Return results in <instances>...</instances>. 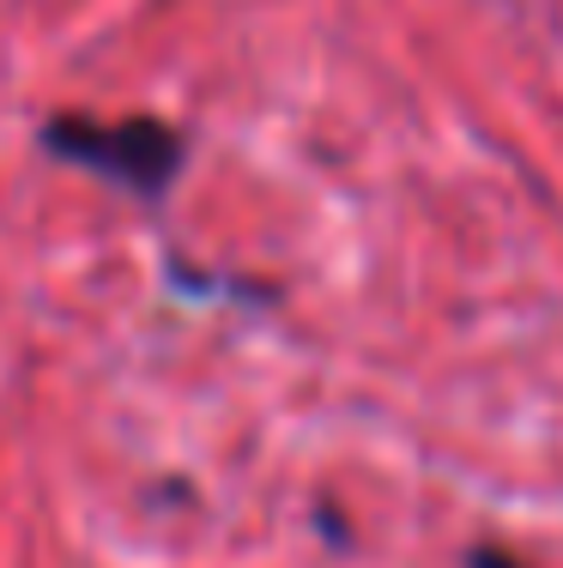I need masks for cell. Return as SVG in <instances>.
<instances>
[{
    "instance_id": "cell-1",
    "label": "cell",
    "mask_w": 563,
    "mask_h": 568,
    "mask_svg": "<svg viewBox=\"0 0 563 568\" xmlns=\"http://www.w3.org/2000/svg\"><path fill=\"white\" fill-rule=\"evenodd\" d=\"M43 152L56 164H73L98 182L122 187L133 200H164L188 170V133L158 115H49L43 121Z\"/></svg>"
},
{
    "instance_id": "cell-2",
    "label": "cell",
    "mask_w": 563,
    "mask_h": 568,
    "mask_svg": "<svg viewBox=\"0 0 563 568\" xmlns=\"http://www.w3.org/2000/svg\"><path fill=\"white\" fill-rule=\"evenodd\" d=\"M466 568H527V562H515L497 545H473V550H466Z\"/></svg>"
}]
</instances>
